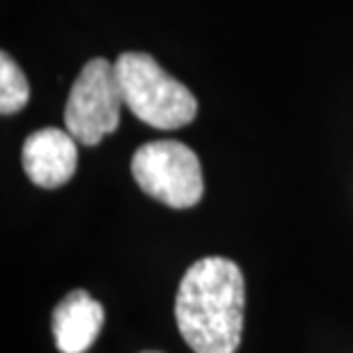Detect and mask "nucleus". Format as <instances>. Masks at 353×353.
<instances>
[{
  "label": "nucleus",
  "instance_id": "f257e3e1",
  "mask_svg": "<svg viewBox=\"0 0 353 353\" xmlns=\"http://www.w3.org/2000/svg\"><path fill=\"white\" fill-rule=\"evenodd\" d=\"M245 310L243 273L228 257H204L183 273L174 319L195 353H234Z\"/></svg>",
  "mask_w": 353,
  "mask_h": 353
},
{
  "label": "nucleus",
  "instance_id": "f03ea898",
  "mask_svg": "<svg viewBox=\"0 0 353 353\" xmlns=\"http://www.w3.org/2000/svg\"><path fill=\"white\" fill-rule=\"evenodd\" d=\"M124 105L140 122L161 131L181 129L197 115V101L152 55L122 53L115 62Z\"/></svg>",
  "mask_w": 353,
  "mask_h": 353
},
{
  "label": "nucleus",
  "instance_id": "7ed1b4c3",
  "mask_svg": "<svg viewBox=\"0 0 353 353\" xmlns=\"http://www.w3.org/2000/svg\"><path fill=\"white\" fill-rule=\"evenodd\" d=\"M131 172L147 195L172 209L195 207L202 200L200 159L176 140H154L138 147L131 159Z\"/></svg>",
  "mask_w": 353,
  "mask_h": 353
},
{
  "label": "nucleus",
  "instance_id": "20e7f679",
  "mask_svg": "<svg viewBox=\"0 0 353 353\" xmlns=\"http://www.w3.org/2000/svg\"><path fill=\"white\" fill-rule=\"evenodd\" d=\"M124 97L117 69L103 58L90 60L81 69L65 105V126L76 143L94 147L117 131Z\"/></svg>",
  "mask_w": 353,
  "mask_h": 353
},
{
  "label": "nucleus",
  "instance_id": "39448f33",
  "mask_svg": "<svg viewBox=\"0 0 353 353\" xmlns=\"http://www.w3.org/2000/svg\"><path fill=\"white\" fill-rule=\"evenodd\" d=\"M76 163H79V147L69 131L46 126L26 138L23 170L34 186H62L74 176Z\"/></svg>",
  "mask_w": 353,
  "mask_h": 353
},
{
  "label": "nucleus",
  "instance_id": "423d86ee",
  "mask_svg": "<svg viewBox=\"0 0 353 353\" xmlns=\"http://www.w3.org/2000/svg\"><path fill=\"white\" fill-rule=\"evenodd\" d=\"M103 328V307L88 292L76 289L53 310V340L62 353H85Z\"/></svg>",
  "mask_w": 353,
  "mask_h": 353
},
{
  "label": "nucleus",
  "instance_id": "0eeeda50",
  "mask_svg": "<svg viewBox=\"0 0 353 353\" xmlns=\"http://www.w3.org/2000/svg\"><path fill=\"white\" fill-rule=\"evenodd\" d=\"M30 101L26 74L7 53H0V112L14 115Z\"/></svg>",
  "mask_w": 353,
  "mask_h": 353
},
{
  "label": "nucleus",
  "instance_id": "6e6552de",
  "mask_svg": "<svg viewBox=\"0 0 353 353\" xmlns=\"http://www.w3.org/2000/svg\"><path fill=\"white\" fill-rule=\"evenodd\" d=\"M145 353H159V351H145Z\"/></svg>",
  "mask_w": 353,
  "mask_h": 353
}]
</instances>
